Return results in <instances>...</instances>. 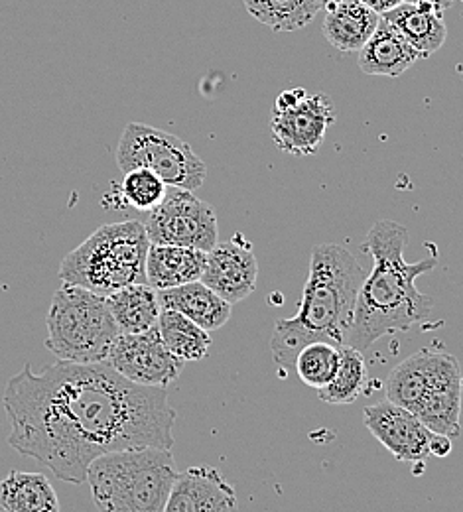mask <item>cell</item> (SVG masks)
I'll list each match as a JSON object with an SVG mask.
<instances>
[{"label":"cell","instance_id":"33","mask_svg":"<svg viewBox=\"0 0 463 512\" xmlns=\"http://www.w3.org/2000/svg\"><path fill=\"white\" fill-rule=\"evenodd\" d=\"M462 2H463V0H462Z\"/></svg>","mask_w":463,"mask_h":512},{"label":"cell","instance_id":"23","mask_svg":"<svg viewBox=\"0 0 463 512\" xmlns=\"http://www.w3.org/2000/svg\"><path fill=\"white\" fill-rule=\"evenodd\" d=\"M253 18L272 32H294L308 26L322 10L318 0H243Z\"/></svg>","mask_w":463,"mask_h":512},{"label":"cell","instance_id":"4","mask_svg":"<svg viewBox=\"0 0 463 512\" xmlns=\"http://www.w3.org/2000/svg\"><path fill=\"white\" fill-rule=\"evenodd\" d=\"M178 475L172 449L134 448L97 457L87 483L99 512H164Z\"/></svg>","mask_w":463,"mask_h":512},{"label":"cell","instance_id":"7","mask_svg":"<svg viewBox=\"0 0 463 512\" xmlns=\"http://www.w3.org/2000/svg\"><path fill=\"white\" fill-rule=\"evenodd\" d=\"M46 325L48 351L60 361L81 365L105 363L111 345L121 335L107 296L69 282H62L54 292Z\"/></svg>","mask_w":463,"mask_h":512},{"label":"cell","instance_id":"13","mask_svg":"<svg viewBox=\"0 0 463 512\" xmlns=\"http://www.w3.org/2000/svg\"><path fill=\"white\" fill-rule=\"evenodd\" d=\"M363 422L398 461L420 463L430 455L436 432L424 426L412 412L391 400H381L367 406L363 412Z\"/></svg>","mask_w":463,"mask_h":512},{"label":"cell","instance_id":"27","mask_svg":"<svg viewBox=\"0 0 463 512\" xmlns=\"http://www.w3.org/2000/svg\"><path fill=\"white\" fill-rule=\"evenodd\" d=\"M306 97H308V91L302 89V87L282 91V93L276 97V101H274V111H288V109H294V107L300 105Z\"/></svg>","mask_w":463,"mask_h":512},{"label":"cell","instance_id":"21","mask_svg":"<svg viewBox=\"0 0 463 512\" xmlns=\"http://www.w3.org/2000/svg\"><path fill=\"white\" fill-rule=\"evenodd\" d=\"M111 314L121 333H144L158 325V292L148 284H131L107 296Z\"/></svg>","mask_w":463,"mask_h":512},{"label":"cell","instance_id":"25","mask_svg":"<svg viewBox=\"0 0 463 512\" xmlns=\"http://www.w3.org/2000/svg\"><path fill=\"white\" fill-rule=\"evenodd\" d=\"M339 359H341L339 347L324 341H316L306 345L298 353L294 371L298 373L302 383L320 390L333 381L339 367Z\"/></svg>","mask_w":463,"mask_h":512},{"label":"cell","instance_id":"19","mask_svg":"<svg viewBox=\"0 0 463 512\" xmlns=\"http://www.w3.org/2000/svg\"><path fill=\"white\" fill-rule=\"evenodd\" d=\"M420 60L418 52L387 20L381 18L375 34L359 50V69L367 75L398 77Z\"/></svg>","mask_w":463,"mask_h":512},{"label":"cell","instance_id":"22","mask_svg":"<svg viewBox=\"0 0 463 512\" xmlns=\"http://www.w3.org/2000/svg\"><path fill=\"white\" fill-rule=\"evenodd\" d=\"M158 331L172 355L184 363H194L207 357L211 347V335L198 323L188 320L180 312L160 310Z\"/></svg>","mask_w":463,"mask_h":512},{"label":"cell","instance_id":"26","mask_svg":"<svg viewBox=\"0 0 463 512\" xmlns=\"http://www.w3.org/2000/svg\"><path fill=\"white\" fill-rule=\"evenodd\" d=\"M121 192L134 209L150 211L164 199L168 186L150 170H131L125 174Z\"/></svg>","mask_w":463,"mask_h":512},{"label":"cell","instance_id":"20","mask_svg":"<svg viewBox=\"0 0 463 512\" xmlns=\"http://www.w3.org/2000/svg\"><path fill=\"white\" fill-rule=\"evenodd\" d=\"M0 505L8 512H60V499L42 473L10 471L0 481Z\"/></svg>","mask_w":463,"mask_h":512},{"label":"cell","instance_id":"5","mask_svg":"<svg viewBox=\"0 0 463 512\" xmlns=\"http://www.w3.org/2000/svg\"><path fill=\"white\" fill-rule=\"evenodd\" d=\"M387 400L412 412L432 432L460 436L462 369L454 355L422 349L387 377Z\"/></svg>","mask_w":463,"mask_h":512},{"label":"cell","instance_id":"29","mask_svg":"<svg viewBox=\"0 0 463 512\" xmlns=\"http://www.w3.org/2000/svg\"><path fill=\"white\" fill-rule=\"evenodd\" d=\"M363 4H367L371 10H375L377 14H387V12H391L393 8H397L400 6L404 0H361Z\"/></svg>","mask_w":463,"mask_h":512},{"label":"cell","instance_id":"10","mask_svg":"<svg viewBox=\"0 0 463 512\" xmlns=\"http://www.w3.org/2000/svg\"><path fill=\"white\" fill-rule=\"evenodd\" d=\"M105 363L131 383L160 388L176 383L186 367L182 359L168 351L158 325L144 333H121Z\"/></svg>","mask_w":463,"mask_h":512},{"label":"cell","instance_id":"15","mask_svg":"<svg viewBox=\"0 0 463 512\" xmlns=\"http://www.w3.org/2000/svg\"><path fill=\"white\" fill-rule=\"evenodd\" d=\"M444 12L436 10L426 2H408L404 0L400 6L381 18L387 20L402 38L418 52L420 60L436 54L446 42V24L442 18Z\"/></svg>","mask_w":463,"mask_h":512},{"label":"cell","instance_id":"17","mask_svg":"<svg viewBox=\"0 0 463 512\" xmlns=\"http://www.w3.org/2000/svg\"><path fill=\"white\" fill-rule=\"evenodd\" d=\"M381 14L361 0H341L328 8L324 20V36L331 46L343 54L359 52L375 34Z\"/></svg>","mask_w":463,"mask_h":512},{"label":"cell","instance_id":"1","mask_svg":"<svg viewBox=\"0 0 463 512\" xmlns=\"http://www.w3.org/2000/svg\"><path fill=\"white\" fill-rule=\"evenodd\" d=\"M8 446L71 485L113 451L174 448L176 410L166 388L140 386L107 363L60 361L34 373L24 365L4 388Z\"/></svg>","mask_w":463,"mask_h":512},{"label":"cell","instance_id":"31","mask_svg":"<svg viewBox=\"0 0 463 512\" xmlns=\"http://www.w3.org/2000/svg\"><path fill=\"white\" fill-rule=\"evenodd\" d=\"M318 2H320V6H322V10H324V8H326V10H328V8H331V6H335V4H339V2H341V0H318Z\"/></svg>","mask_w":463,"mask_h":512},{"label":"cell","instance_id":"6","mask_svg":"<svg viewBox=\"0 0 463 512\" xmlns=\"http://www.w3.org/2000/svg\"><path fill=\"white\" fill-rule=\"evenodd\" d=\"M150 245L142 221L107 223L64 258L60 280L101 296L131 284H146Z\"/></svg>","mask_w":463,"mask_h":512},{"label":"cell","instance_id":"18","mask_svg":"<svg viewBox=\"0 0 463 512\" xmlns=\"http://www.w3.org/2000/svg\"><path fill=\"white\" fill-rule=\"evenodd\" d=\"M207 253L170 247V245H150L146 255V284L158 290H168L198 282L205 270Z\"/></svg>","mask_w":463,"mask_h":512},{"label":"cell","instance_id":"11","mask_svg":"<svg viewBox=\"0 0 463 512\" xmlns=\"http://www.w3.org/2000/svg\"><path fill=\"white\" fill-rule=\"evenodd\" d=\"M257 278L259 262L253 245L237 233L231 241L217 243L207 253L201 282L233 306L255 292Z\"/></svg>","mask_w":463,"mask_h":512},{"label":"cell","instance_id":"28","mask_svg":"<svg viewBox=\"0 0 463 512\" xmlns=\"http://www.w3.org/2000/svg\"><path fill=\"white\" fill-rule=\"evenodd\" d=\"M452 451V442L448 436H442V434H436L434 440H432V446H430V455H436V457H446L450 455Z\"/></svg>","mask_w":463,"mask_h":512},{"label":"cell","instance_id":"14","mask_svg":"<svg viewBox=\"0 0 463 512\" xmlns=\"http://www.w3.org/2000/svg\"><path fill=\"white\" fill-rule=\"evenodd\" d=\"M164 512H239V499L215 467L199 465L178 475Z\"/></svg>","mask_w":463,"mask_h":512},{"label":"cell","instance_id":"12","mask_svg":"<svg viewBox=\"0 0 463 512\" xmlns=\"http://www.w3.org/2000/svg\"><path fill=\"white\" fill-rule=\"evenodd\" d=\"M335 123L331 101L324 95H308L300 105L288 111H272L270 132L276 146L292 156H312L326 140L328 128Z\"/></svg>","mask_w":463,"mask_h":512},{"label":"cell","instance_id":"9","mask_svg":"<svg viewBox=\"0 0 463 512\" xmlns=\"http://www.w3.org/2000/svg\"><path fill=\"white\" fill-rule=\"evenodd\" d=\"M142 223L152 245L209 253L219 243V225L213 207L190 190L168 188L164 199L146 211Z\"/></svg>","mask_w":463,"mask_h":512},{"label":"cell","instance_id":"2","mask_svg":"<svg viewBox=\"0 0 463 512\" xmlns=\"http://www.w3.org/2000/svg\"><path fill=\"white\" fill-rule=\"evenodd\" d=\"M406 243L408 229L391 219L377 221L367 233L363 249L373 256V270L359 290L345 345L365 351L381 337L410 331L430 318L434 302L416 288V278L432 272L438 258L410 264L404 260Z\"/></svg>","mask_w":463,"mask_h":512},{"label":"cell","instance_id":"32","mask_svg":"<svg viewBox=\"0 0 463 512\" xmlns=\"http://www.w3.org/2000/svg\"><path fill=\"white\" fill-rule=\"evenodd\" d=\"M0 512H8V511H6V509H4V507H2V505H0Z\"/></svg>","mask_w":463,"mask_h":512},{"label":"cell","instance_id":"8","mask_svg":"<svg viewBox=\"0 0 463 512\" xmlns=\"http://www.w3.org/2000/svg\"><path fill=\"white\" fill-rule=\"evenodd\" d=\"M123 174L131 170H150L168 188L196 192L207 176V166L188 142L166 130L129 123L115 152Z\"/></svg>","mask_w":463,"mask_h":512},{"label":"cell","instance_id":"30","mask_svg":"<svg viewBox=\"0 0 463 512\" xmlns=\"http://www.w3.org/2000/svg\"><path fill=\"white\" fill-rule=\"evenodd\" d=\"M408 2H426V4L434 6L436 10L444 12V10H448V8L452 6V2H454V0H408Z\"/></svg>","mask_w":463,"mask_h":512},{"label":"cell","instance_id":"16","mask_svg":"<svg viewBox=\"0 0 463 512\" xmlns=\"http://www.w3.org/2000/svg\"><path fill=\"white\" fill-rule=\"evenodd\" d=\"M158 302L162 310L180 312L205 331H215L231 320V304L217 296L201 280L158 290Z\"/></svg>","mask_w":463,"mask_h":512},{"label":"cell","instance_id":"24","mask_svg":"<svg viewBox=\"0 0 463 512\" xmlns=\"http://www.w3.org/2000/svg\"><path fill=\"white\" fill-rule=\"evenodd\" d=\"M339 353L341 359L337 373L328 386L318 390V396L328 404H353L365 392L369 381L367 361L363 351L349 345L339 347Z\"/></svg>","mask_w":463,"mask_h":512},{"label":"cell","instance_id":"3","mask_svg":"<svg viewBox=\"0 0 463 512\" xmlns=\"http://www.w3.org/2000/svg\"><path fill=\"white\" fill-rule=\"evenodd\" d=\"M367 270L345 247L316 245L304 284L300 310L294 318L278 320L270 337V351L282 371L294 369L298 353L316 341L343 347L357 296Z\"/></svg>","mask_w":463,"mask_h":512}]
</instances>
